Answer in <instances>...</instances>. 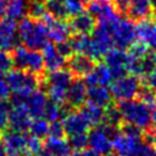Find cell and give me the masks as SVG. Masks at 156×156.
<instances>
[{"label": "cell", "instance_id": "cell-1", "mask_svg": "<svg viewBox=\"0 0 156 156\" xmlns=\"http://www.w3.org/2000/svg\"><path fill=\"white\" fill-rule=\"evenodd\" d=\"M117 108L119 111L122 124H129L141 129L144 133L149 134L151 126V108L143 102L140 99H133L127 101H121L117 104Z\"/></svg>", "mask_w": 156, "mask_h": 156}, {"label": "cell", "instance_id": "cell-2", "mask_svg": "<svg viewBox=\"0 0 156 156\" xmlns=\"http://www.w3.org/2000/svg\"><path fill=\"white\" fill-rule=\"evenodd\" d=\"M74 77L68 68H60L54 72H49L48 76L43 77L41 85L45 87V94L49 100H52L57 104H66V93Z\"/></svg>", "mask_w": 156, "mask_h": 156}, {"label": "cell", "instance_id": "cell-3", "mask_svg": "<svg viewBox=\"0 0 156 156\" xmlns=\"http://www.w3.org/2000/svg\"><path fill=\"white\" fill-rule=\"evenodd\" d=\"M18 34L23 46L30 50L43 49L48 43L46 28L43 20H33L28 16L21 18L18 24Z\"/></svg>", "mask_w": 156, "mask_h": 156}, {"label": "cell", "instance_id": "cell-4", "mask_svg": "<svg viewBox=\"0 0 156 156\" xmlns=\"http://www.w3.org/2000/svg\"><path fill=\"white\" fill-rule=\"evenodd\" d=\"M6 82L12 94L15 95H27L41 85L43 77L35 76L30 72L15 68L7 72Z\"/></svg>", "mask_w": 156, "mask_h": 156}, {"label": "cell", "instance_id": "cell-5", "mask_svg": "<svg viewBox=\"0 0 156 156\" xmlns=\"http://www.w3.org/2000/svg\"><path fill=\"white\" fill-rule=\"evenodd\" d=\"M11 54L16 68L30 72L39 77H44V58L38 50H30L23 45H18Z\"/></svg>", "mask_w": 156, "mask_h": 156}, {"label": "cell", "instance_id": "cell-6", "mask_svg": "<svg viewBox=\"0 0 156 156\" xmlns=\"http://www.w3.org/2000/svg\"><path fill=\"white\" fill-rule=\"evenodd\" d=\"M119 128L111 127L107 124L93 127L88 132L89 149H91L104 156H110L112 154V139L116 135V133L119 130Z\"/></svg>", "mask_w": 156, "mask_h": 156}, {"label": "cell", "instance_id": "cell-7", "mask_svg": "<svg viewBox=\"0 0 156 156\" xmlns=\"http://www.w3.org/2000/svg\"><path fill=\"white\" fill-rule=\"evenodd\" d=\"M141 88H143V83L140 78L132 74L118 77L113 79L112 83L110 84V91L112 99L116 100L117 102L136 99L139 96Z\"/></svg>", "mask_w": 156, "mask_h": 156}, {"label": "cell", "instance_id": "cell-8", "mask_svg": "<svg viewBox=\"0 0 156 156\" xmlns=\"http://www.w3.org/2000/svg\"><path fill=\"white\" fill-rule=\"evenodd\" d=\"M113 46L117 49H128L136 41V24L129 18H118L110 26Z\"/></svg>", "mask_w": 156, "mask_h": 156}, {"label": "cell", "instance_id": "cell-9", "mask_svg": "<svg viewBox=\"0 0 156 156\" xmlns=\"http://www.w3.org/2000/svg\"><path fill=\"white\" fill-rule=\"evenodd\" d=\"M12 105H23L32 118L43 117L45 105L48 102V95L41 89H35L27 95H12ZM11 105V106H12Z\"/></svg>", "mask_w": 156, "mask_h": 156}, {"label": "cell", "instance_id": "cell-10", "mask_svg": "<svg viewBox=\"0 0 156 156\" xmlns=\"http://www.w3.org/2000/svg\"><path fill=\"white\" fill-rule=\"evenodd\" d=\"M85 10L98 22L108 26H112L119 18L113 0H88L85 2Z\"/></svg>", "mask_w": 156, "mask_h": 156}, {"label": "cell", "instance_id": "cell-11", "mask_svg": "<svg viewBox=\"0 0 156 156\" xmlns=\"http://www.w3.org/2000/svg\"><path fill=\"white\" fill-rule=\"evenodd\" d=\"M27 136L28 134L6 129L0 134V145L5 149L9 156L21 155L26 156L27 152Z\"/></svg>", "mask_w": 156, "mask_h": 156}, {"label": "cell", "instance_id": "cell-12", "mask_svg": "<svg viewBox=\"0 0 156 156\" xmlns=\"http://www.w3.org/2000/svg\"><path fill=\"white\" fill-rule=\"evenodd\" d=\"M20 43L18 26L10 18H0V49L12 52Z\"/></svg>", "mask_w": 156, "mask_h": 156}, {"label": "cell", "instance_id": "cell-13", "mask_svg": "<svg viewBox=\"0 0 156 156\" xmlns=\"http://www.w3.org/2000/svg\"><path fill=\"white\" fill-rule=\"evenodd\" d=\"M43 22L46 28V35L48 39H50L52 43H61L71 38L72 33L68 27V23L65 22V20H58L49 13L43 18Z\"/></svg>", "mask_w": 156, "mask_h": 156}, {"label": "cell", "instance_id": "cell-14", "mask_svg": "<svg viewBox=\"0 0 156 156\" xmlns=\"http://www.w3.org/2000/svg\"><path fill=\"white\" fill-rule=\"evenodd\" d=\"M61 123L63 126L65 135H67V138L77 134H85L89 132L90 128L78 110H71L65 112L63 117L61 118Z\"/></svg>", "mask_w": 156, "mask_h": 156}, {"label": "cell", "instance_id": "cell-15", "mask_svg": "<svg viewBox=\"0 0 156 156\" xmlns=\"http://www.w3.org/2000/svg\"><path fill=\"white\" fill-rule=\"evenodd\" d=\"M105 63L108 66L113 79L128 74V54L117 48H112L105 56Z\"/></svg>", "mask_w": 156, "mask_h": 156}, {"label": "cell", "instance_id": "cell-16", "mask_svg": "<svg viewBox=\"0 0 156 156\" xmlns=\"http://www.w3.org/2000/svg\"><path fill=\"white\" fill-rule=\"evenodd\" d=\"M88 87L80 78H74L66 93V105L72 110H78L87 102Z\"/></svg>", "mask_w": 156, "mask_h": 156}, {"label": "cell", "instance_id": "cell-17", "mask_svg": "<svg viewBox=\"0 0 156 156\" xmlns=\"http://www.w3.org/2000/svg\"><path fill=\"white\" fill-rule=\"evenodd\" d=\"M32 117L23 105H12L9 113V128L16 132L26 133L32 123Z\"/></svg>", "mask_w": 156, "mask_h": 156}, {"label": "cell", "instance_id": "cell-18", "mask_svg": "<svg viewBox=\"0 0 156 156\" xmlns=\"http://www.w3.org/2000/svg\"><path fill=\"white\" fill-rule=\"evenodd\" d=\"M91 38L95 43V46L100 54V56H105L112 48H113V40L111 35L110 26L106 23L96 22L95 29L91 33Z\"/></svg>", "mask_w": 156, "mask_h": 156}, {"label": "cell", "instance_id": "cell-19", "mask_svg": "<svg viewBox=\"0 0 156 156\" xmlns=\"http://www.w3.org/2000/svg\"><path fill=\"white\" fill-rule=\"evenodd\" d=\"M68 69L74 78H85L95 66V60L87 55L74 54L67 60Z\"/></svg>", "mask_w": 156, "mask_h": 156}, {"label": "cell", "instance_id": "cell-20", "mask_svg": "<svg viewBox=\"0 0 156 156\" xmlns=\"http://www.w3.org/2000/svg\"><path fill=\"white\" fill-rule=\"evenodd\" d=\"M95 18L84 11L77 16L69 17L68 21V27L73 35H89L95 29Z\"/></svg>", "mask_w": 156, "mask_h": 156}, {"label": "cell", "instance_id": "cell-21", "mask_svg": "<svg viewBox=\"0 0 156 156\" xmlns=\"http://www.w3.org/2000/svg\"><path fill=\"white\" fill-rule=\"evenodd\" d=\"M113 76L108 68V66L105 62H98L93 67V69L89 72V74L84 78V82L87 87L93 85H102L107 87L112 83Z\"/></svg>", "mask_w": 156, "mask_h": 156}, {"label": "cell", "instance_id": "cell-22", "mask_svg": "<svg viewBox=\"0 0 156 156\" xmlns=\"http://www.w3.org/2000/svg\"><path fill=\"white\" fill-rule=\"evenodd\" d=\"M154 10L151 6V0H128V12L127 18L133 22H141L152 18Z\"/></svg>", "mask_w": 156, "mask_h": 156}, {"label": "cell", "instance_id": "cell-23", "mask_svg": "<svg viewBox=\"0 0 156 156\" xmlns=\"http://www.w3.org/2000/svg\"><path fill=\"white\" fill-rule=\"evenodd\" d=\"M41 55L44 58L45 69H48L49 72H54L62 68L66 62V58L58 52L54 43H46L41 49Z\"/></svg>", "mask_w": 156, "mask_h": 156}, {"label": "cell", "instance_id": "cell-24", "mask_svg": "<svg viewBox=\"0 0 156 156\" xmlns=\"http://www.w3.org/2000/svg\"><path fill=\"white\" fill-rule=\"evenodd\" d=\"M72 43L74 48V54L87 55L95 61L101 57L91 35H73Z\"/></svg>", "mask_w": 156, "mask_h": 156}, {"label": "cell", "instance_id": "cell-25", "mask_svg": "<svg viewBox=\"0 0 156 156\" xmlns=\"http://www.w3.org/2000/svg\"><path fill=\"white\" fill-rule=\"evenodd\" d=\"M136 38L152 50L156 48V23L152 18L138 22Z\"/></svg>", "mask_w": 156, "mask_h": 156}, {"label": "cell", "instance_id": "cell-26", "mask_svg": "<svg viewBox=\"0 0 156 156\" xmlns=\"http://www.w3.org/2000/svg\"><path fill=\"white\" fill-rule=\"evenodd\" d=\"M78 111L80 112L83 118L87 121L89 127H98V126L104 124V118H105L104 107L87 101L82 107L78 108Z\"/></svg>", "mask_w": 156, "mask_h": 156}, {"label": "cell", "instance_id": "cell-27", "mask_svg": "<svg viewBox=\"0 0 156 156\" xmlns=\"http://www.w3.org/2000/svg\"><path fill=\"white\" fill-rule=\"evenodd\" d=\"M112 95L107 87L102 85H93L88 87L87 90V101L95 104L98 106H101L104 108L112 105Z\"/></svg>", "mask_w": 156, "mask_h": 156}, {"label": "cell", "instance_id": "cell-28", "mask_svg": "<svg viewBox=\"0 0 156 156\" xmlns=\"http://www.w3.org/2000/svg\"><path fill=\"white\" fill-rule=\"evenodd\" d=\"M43 151L50 156H65L72 152L68 141L65 138H46L43 141Z\"/></svg>", "mask_w": 156, "mask_h": 156}, {"label": "cell", "instance_id": "cell-29", "mask_svg": "<svg viewBox=\"0 0 156 156\" xmlns=\"http://www.w3.org/2000/svg\"><path fill=\"white\" fill-rule=\"evenodd\" d=\"M63 115H65L63 105L48 99V102H46L44 112H43V118H45L50 123V122H55V121H61Z\"/></svg>", "mask_w": 156, "mask_h": 156}, {"label": "cell", "instance_id": "cell-30", "mask_svg": "<svg viewBox=\"0 0 156 156\" xmlns=\"http://www.w3.org/2000/svg\"><path fill=\"white\" fill-rule=\"evenodd\" d=\"M28 132H29L30 135H33L35 138H39L41 140L46 139L48 134H49V122L43 117L33 118Z\"/></svg>", "mask_w": 156, "mask_h": 156}, {"label": "cell", "instance_id": "cell-31", "mask_svg": "<svg viewBox=\"0 0 156 156\" xmlns=\"http://www.w3.org/2000/svg\"><path fill=\"white\" fill-rule=\"evenodd\" d=\"M45 6L48 10V13L55 18L65 20L68 17L65 0H45Z\"/></svg>", "mask_w": 156, "mask_h": 156}, {"label": "cell", "instance_id": "cell-32", "mask_svg": "<svg viewBox=\"0 0 156 156\" xmlns=\"http://www.w3.org/2000/svg\"><path fill=\"white\" fill-rule=\"evenodd\" d=\"M27 15L33 20H43L48 15L44 0H29L27 5Z\"/></svg>", "mask_w": 156, "mask_h": 156}, {"label": "cell", "instance_id": "cell-33", "mask_svg": "<svg viewBox=\"0 0 156 156\" xmlns=\"http://www.w3.org/2000/svg\"><path fill=\"white\" fill-rule=\"evenodd\" d=\"M27 12V5L24 2V0H11L7 10H6V16L10 20H18V18H23V15Z\"/></svg>", "mask_w": 156, "mask_h": 156}, {"label": "cell", "instance_id": "cell-34", "mask_svg": "<svg viewBox=\"0 0 156 156\" xmlns=\"http://www.w3.org/2000/svg\"><path fill=\"white\" fill-rule=\"evenodd\" d=\"M104 124H107L111 127H118V128L122 126V118L117 108V105H110L108 107L105 108Z\"/></svg>", "mask_w": 156, "mask_h": 156}, {"label": "cell", "instance_id": "cell-35", "mask_svg": "<svg viewBox=\"0 0 156 156\" xmlns=\"http://www.w3.org/2000/svg\"><path fill=\"white\" fill-rule=\"evenodd\" d=\"M67 141H68L69 147L73 151L78 152V151H80V150H83V149L87 147V145H88V133L68 136V140Z\"/></svg>", "mask_w": 156, "mask_h": 156}, {"label": "cell", "instance_id": "cell-36", "mask_svg": "<svg viewBox=\"0 0 156 156\" xmlns=\"http://www.w3.org/2000/svg\"><path fill=\"white\" fill-rule=\"evenodd\" d=\"M65 5H66V11H67L68 18L82 13L85 9V4L82 2L80 0H65Z\"/></svg>", "mask_w": 156, "mask_h": 156}, {"label": "cell", "instance_id": "cell-37", "mask_svg": "<svg viewBox=\"0 0 156 156\" xmlns=\"http://www.w3.org/2000/svg\"><path fill=\"white\" fill-rule=\"evenodd\" d=\"M12 66H13L12 54L0 49V73H7L9 71L12 69Z\"/></svg>", "mask_w": 156, "mask_h": 156}, {"label": "cell", "instance_id": "cell-38", "mask_svg": "<svg viewBox=\"0 0 156 156\" xmlns=\"http://www.w3.org/2000/svg\"><path fill=\"white\" fill-rule=\"evenodd\" d=\"M11 106L7 101H0V132H4L9 127V113Z\"/></svg>", "mask_w": 156, "mask_h": 156}, {"label": "cell", "instance_id": "cell-39", "mask_svg": "<svg viewBox=\"0 0 156 156\" xmlns=\"http://www.w3.org/2000/svg\"><path fill=\"white\" fill-rule=\"evenodd\" d=\"M56 48L58 50V52L66 58L68 60L72 55H74V48H73V43H72V38L65 40V41H61L58 44H56Z\"/></svg>", "mask_w": 156, "mask_h": 156}, {"label": "cell", "instance_id": "cell-40", "mask_svg": "<svg viewBox=\"0 0 156 156\" xmlns=\"http://www.w3.org/2000/svg\"><path fill=\"white\" fill-rule=\"evenodd\" d=\"M49 138H63L65 136V130L61 121H55L49 123Z\"/></svg>", "mask_w": 156, "mask_h": 156}, {"label": "cell", "instance_id": "cell-41", "mask_svg": "<svg viewBox=\"0 0 156 156\" xmlns=\"http://www.w3.org/2000/svg\"><path fill=\"white\" fill-rule=\"evenodd\" d=\"M11 90L7 85L6 78L4 77L2 73H0V101H6L10 98Z\"/></svg>", "mask_w": 156, "mask_h": 156}, {"label": "cell", "instance_id": "cell-42", "mask_svg": "<svg viewBox=\"0 0 156 156\" xmlns=\"http://www.w3.org/2000/svg\"><path fill=\"white\" fill-rule=\"evenodd\" d=\"M143 84L156 91V67L143 78Z\"/></svg>", "mask_w": 156, "mask_h": 156}, {"label": "cell", "instance_id": "cell-43", "mask_svg": "<svg viewBox=\"0 0 156 156\" xmlns=\"http://www.w3.org/2000/svg\"><path fill=\"white\" fill-rule=\"evenodd\" d=\"M76 156H104V155H101V154H99V152H96V151H94L89 147L88 149L85 147V149L76 152Z\"/></svg>", "mask_w": 156, "mask_h": 156}, {"label": "cell", "instance_id": "cell-44", "mask_svg": "<svg viewBox=\"0 0 156 156\" xmlns=\"http://www.w3.org/2000/svg\"><path fill=\"white\" fill-rule=\"evenodd\" d=\"M11 0H0V18H2V16L6 13V10L10 5Z\"/></svg>", "mask_w": 156, "mask_h": 156}, {"label": "cell", "instance_id": "cell-45", "mask_svg": "<svg viewBox=\"0 0 156 156\" xmlns=\"http://www.w3.org/2000/svg\"><path fill=\"white\" fill-rule=\"evenodd\" d=\"M151 126H152V129L156 130V107H155L154 111H152V116H151Z\"/></svg>", "mask_w": 156, "mask_h": 156}, {"label": "cell", "instance_id": "cell-46", "mask_svg": "<svg viewBox=\"0 0 156 156\" xmlns=\"http://www.w3.org/2000/svg\"><path fill=\"white\" fill-rule=\"evenodd\" d=\"M151 144H152V146L156 149V133L152 134V136H151Z\"/></svg>", "mask_w": 156, "mask_h": 156}, {"label": "cell", "instance_id": "cell-47", "mask_svg": "<svg viewBox=\"0 0 156 156\" xmlns=\"http://www.w3.org/2000/svg\"><path fill=\"white\" fill-rule=\"evenodd\" d=\"M0 156H9V154L5 151V149L0 145Z\"/></svg>", "mask_w": 156, "mask_h": 156}, {"label": "cell", "instance_id": "cell-48", "mask_svg": "<svg viewBox=\"0 0 156 156\" xmlns=\"http://www.w3.org/2000/svg\"><path fill=\"white\" fill-rule=\"evenodd\" d=\"M151 6H152L154 12H156V0H151Z\"/></svg>", "mask_w": 156, "mask_h": 156}, {"label": "cell", "instance_id": "cell-49", "mask_svg": "<svg viewBox=\"0 0 156 156\" xmlns=\"http://www.w3.org/2000/svg\"><path fill=\"white\" fill-rule=\"evenodd\" d=\"M65 156H76V154H74V155H73V154H72V152H71V154H67V155H65Z\"/></svg>", "mask_w": 156, "mask_h": 156}, {"label": "cell", "instance_id": "cell-50", "mask_svg": "<svg viewBox=\"0 0 156 156\" xmlns=\"http://www.w3.org/2000/svg\"><path fill=\"white\" fill-rule=\"evenodd\" d=\"M151 156H156V149L154 150V152H152V155H151Z\"/></svg>", "mask_w": 156, "mask_h": 156}, {"label": "cell", "instance_id": "cell-51", "mask_svg": "<svg viewBox=\"0 0 156 156\" xmlns=\"http://www.w3.org/2000/svg\"><path fill=\"white\" fill-rule=\"evenodd\" d=\"M80 1H82V2H84V4H85V2H87V1H88V0H80Z\"/></svg>", "mask_w": 156, "mask_h": 156}, {"label": "cell", "instance_id": "cell-52", "mask_svg": "<svg viewBox=\"0 0 156 156\" xmlns=\"http://www.w3.org/2000/svg\"><path fill=\"white\" fill-rule=\"evenodd\" d=\"M12 156H21V155H12Z\"/></svg>", "mask_w": 156, "mask_h": 156}, {"label": "cell", "instance_id": "cell-53", "mask_svg": "<svg viewBox=\"0 0 156 156\" xmlns=\"http://www.w3.org/2000/svg\"><path fill=\"white\" fill-rule=\"evenodd\" d=\"M44 1H45V0H44Z\"/></svg>", "mask_w": 156, "mask_h": 156}]
</instances>
